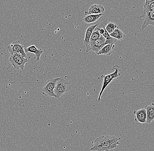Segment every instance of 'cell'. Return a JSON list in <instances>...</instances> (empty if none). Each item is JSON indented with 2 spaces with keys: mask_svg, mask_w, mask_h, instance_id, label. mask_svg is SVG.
Listing matches in <instances>:
<instances>
[{
  "mask_svg": "<svg viewBox=\"0 0 154 151\" xmlns=\"http://www.w3.org/2000/svg\"><path fill=\"white\" fill-rule=\"evenodd\" d=\"M120 137L113 135H103L95 139L93 147L90 149V150L109 151L114 149L120 145Z\"/></svg>",
  "mask_w": 154,
  "mask_h": 151,
  "instance_id": "obj_1",
  "label": "cell"
},
{
  "mask_svg": "<svg viewBox=\"0 0 154 151\" xmlns=\"http://www.w3.org/2000/svg\"><path fill=\"white\" fill-rule=\"evenodd\" d=\"M105 9L100 5H93L91 6L87 11L84 12L85 16L89 14H103Z\"/></svg>",
  "mask_w": 154,
  "mask_h": 151,
  "instance_id": "obj_11",
  "label": "cell"
},
{
  "mask_svg": "<svg viewBox=\"0 0 154 151\" xmlns=\"http://www.w3.org/2000/svg\"><path fill=\"white\" fill-rule=\"evenodd\" d=\"M145 107L147 115L146 123L150 124L154 120V103L147 105Z\"/></svg>",
  "mask_w": 154,
  "mask_h": 151,
  "instance_id": "obj_13",
  "label": "cell"
},
{
  "mask_svg": "<svg viewBox=\"0 0 154 151\" xmlns=\"http://www.w3.org/2000/svg\"><path fill=\"white\" fill-rule=\"evenodd\" d=\"M109 35L112 38H115L116 40L121 41L124 39L125 34L124 32L117 27L114 30L113 32L109 34Z\"/></svg>",
  "mask_w": 154,
  "mask_h": 151,
  "instance_id": "obj_16",
  "label": "cell"
},
{
  "mask_svg": "<svg viewBox=\"0 0 154 151\" xmlns=\"http://www.w3.org/2000/svg\"><path fill=\"white\" fill-rule=\"evenodd\" d=\"M115 45H110V44H107V45H105L98 52L97 55H98L110 56L112 53V50L115 47Z\"/></svg>",
  "mask_w": 154,
  "mask_h": 151,
  "instance_id": "obj_14",
  "label": "cell"
},
{
  "mask_svg": "<svg viewBox=\"0 0 154 151\" xmlns=\"http://www.w3.org/2000/svg\"><path fill=\"white\" fill-rule=\"evenodd\" d=\"M101 35L99 32V27L97 26L91 34L90 40V43H92L95 42L96 40L100 38Z\"/></svg>",
  "mask_w": 154,
  "mask_h": 151,
  "instance_id": "obj_17",
  "label": "cell"
},
{
  "mask_svg": "<svg viewBox=\"0 0 154 151\" xmlns=\"http://www.w3.org/2000/svg\"><path fill=\"white\" fill-rule=\"evenodd\" d=\"M6 47L11 55L18 53L21 55L24 58H27L26 53L25 52L24 46L20 43L19 40L14 41L10 45L7 46Z\"/></svg>",
  "mask_w": 154,
  "mask_h": 151,
  "instance_id": "obj_5",
  "label": "cell"
},
{
  "mask_svg": "<svg viewBox=\"0 0 154 151\" xmlns=\"http://www.w3.org/2000/svg\"><path fill=\"white\" fill-rule=\"evenodd\" d=\"M112 70H114V71L112 74L106 75L101 76V77L103 78V81L101 90L97 100L98 102H100V101L102 95L109 85L112 81L116 79H118L121 76V74L120 73V66L118 65H115L112 67Z\"/></svg>",
  "mask_w": 154,
  "mask_h": 151,
  "instance_id": "obj_2",
  "label": "cell"
},
{
  "mask_svg": "<svg viewBox=\"0 0 154 151\" xmlns=\"http://www.w3.org/2000/svg\"><path fill=\"white\" fill-rule=\"evenodd\" d=\"M102 14H89L85 15L82 20L86 24L93 23L99 20L102 16Z\"/></svg>",
  "mask_w": 154,
  "mask_h": 151,
  "instance_id": "obj_15",
  "label": "cell"
},
{
  "mask_svg": "<svg viewBox=\"0 0 154 151\" xmlns=\"http://www.w3.org/2000/svg\"><path fill=\"white\" fill-rule=\"evenodd\" d=\"M144 19L141 29L144 30L149 26H154V10L142 12V14L139 17Z\"/></svg>",
  "mask_w": 154,
  "mask_h": 151,
  "instance_id": "obj_7",
  "label": "cell"
},
{
  "mask_svg": "<svg viewBox=\"0 0 154 151\" xmlns=\"http://www.w3.org/2000/svg\"><path fill=\"white\" fill-rule=\"evenodd\" d=\"M105 41L106 38L103 35H101L100 38H98L93 43H91V50L95 52L97 54L98 52L105 46Z\"/></svg>",
  "mask_w": 154,
  "mask_h": 151,
  "instance_id": "obj_10",
  "label": "cell"
},
{
  "mask_svg": "<svg viewBox=\"0 0 154 151\" xmlns=\"http://www.w3.org/2000/svg\"><path fill=\"white\" fill-rule=\"evenodd\" d=\"M99 32L100 34L101 35H103L104 33L105 32V29L104 28H99Z\"/></svg>",
  "mask_w": 154,
  "mask_h": 151,
  "instance_id": "obj_20",
  "label": "cell"
},
{
  "mask_svg": "<svg viewBox=\"0 0 154 151\" xmlns=\"http://www.w3.org/2000/svg\"><path fill=\"white\" fill-rule=\"evenodd\" d=\"M69 90V86L67 81L60 78L54 90L56 98H60Z\"/></svg>",
  "mask_w": 154,
  "mask_h": 151,
  "instance_id": "obj_6",
  "label": "cell"
},
{
  "mask_svg": "<svg viewBox=\"0 0 154 151\" xmlns=\"http://www.w3.org/2000/svg\"><path fill=\"white\" fill-rule=\"evenodd\" d=\"M59 79L60 78H57L48 81L45 83L42 89V94L46 97L56 98L54 90Z\"/></svg>",
  "mask_w": 154,
  "mask_h": 151,
  "instance_id": "obj_4",
  "label": "cell"
},
{
  "mask_svg": "<svg viewBox=\"0 0 154 151\" xmlns=\"http://www.w3.org/2000/svg\"><path fill=\"white\" fill-rule=\"evenodd\" d=\"M117 40H116L115 38H112L109 35V36H108L106 38V41L105 43H104V45H107V44L114 45L117 42Z\"/></svg>",
  "mask_w": 154,
  "mask_h": 151,
  "instance_id": "obj_19",
  "label": "cell"
},
{
  "mask_svg": "<svg viewBox=\"0 0 154 151\" xmlns=\"http://www.w3.org/2000/svg\"><path fill=\"white\" fill-rule=\"evenodd\" d=\"M117 27H118L117 26L116 24L113 23V22H111L107 24L106 26L105 27V29L106 30L107 32L109 34L113 32L114 30L117 28Z\"/></svg>",
  "mask_w": 154,
  "mask_h": 151,
  "instance_id": "obj_18",
  "label": "cell"
},
{
  "mask_svg": "<svg viewBox=\"0 0 154 151\" xmlns=\"http://www.w3.org/2000/svg\"><path fill=\"white\" fill-rule=\"evenodd\" d=\"M25 51L26 53H30L34 54L36 62H38L40 60V57L43 53V50L42 49H38L34 45H32L26 48Z\"/></svg>",
  "mask_w": 154,
  "mask_h": 151,
  "instance_id": "obj_12",
  "label": "cell"
},
{
  "mask_svg": "<svg viewBox=\"0 0 154 151\" xmlns=\"http://www.w3.org/2000/svg\"><path fill=\"white\" fill-rule=\"evenodd\" d=\"M147 0H145V2H147Z\"/></svg>",
  "mask_w": 154,
  "mask_h": 151,
  "instance_id": "obj_21",
  "label": "cell"
},
{
  "mask_svg": "<svg viewBox=\"0 0 154 151\" xmlns=\"http://www.w3.org/2000/svg\"><path fill=\"white\" fill-rule=\"evenodd\" d=\"M133 113L135 117V122L141 124L146 123L147 115L145 106L138 110H134Z\"/></svg>",
  "mask_w": 154,
  "mask_h": 151,
  "instance_id": "obj_9",
  "label": "cell"
},
{
  "mask_svg": "<svg viewBox=\"0 0 154 151\" xmlns=\"http://www.w3.org/2000/svg\"><path fill=\"white\" fill-rule=\"evenodd\" d=\"M98 26V25H92L88 27L87 29L86 32H85V36L84 40L83 43L86 48V52L88 53L90 50H91V43H90V38L92 32L96 27Z\"/></svg>",
  "mask_w": 154,
  "mask_h": 151,
  "instance_id": "obj_8",
  "label": "cell"
},
{
  "mask_svg": "<svg viewBox=\"0 0 154 151\" xmlns=\"http://www.w3.org/2000/svg\"><path fill=\"white\" fill-rule=\"evenodd\" d=\"M9 61L15 70L20 69L21 71H23L28 59L19 54L14 53L9 57Z\"/></svg>",
  "mask_w": 154,
  "mask_h": 151,
  "instance_id": "obj_3",
  "label": "cell"
}]
</instances>
